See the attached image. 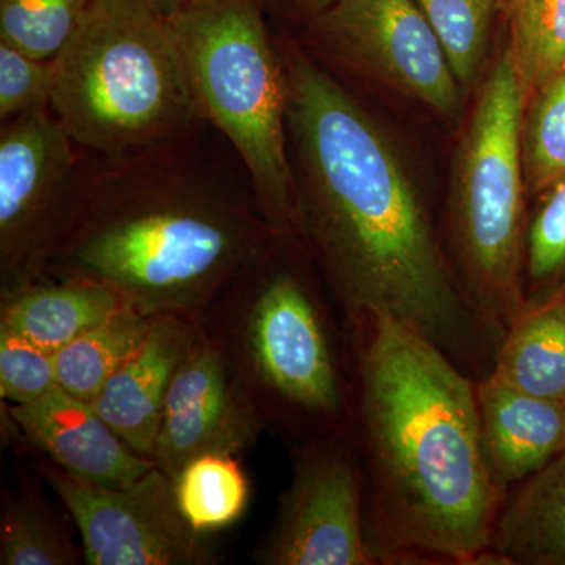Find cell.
Returning a JSON list of instances; mask_svg holds the SVG:
<instances>
[{
	"instance_id": "6da1fadb",
	"label": "cell",
	"mask_w": 565,
	"mask_h": 565,
	"mask_svg": "<svg viewBox=\"0 0 565 565\" xmlns=\"http://www.w3.org/2000/svg\"><path fill=\"white\" fill-rule=\"evenodd\" d=\"M296 234L321 267L345 321L384 313L482 381L503 334L478 313L449 262L394 141L302 47L280 51Z\"/></svg>"
},
{
	"instance_id": "7a4b0ae2",
	"label": "cell",
	"mask_w": 565,
	"mask_h": 565,
	"mask_svg": "<svg viewBox=\"0 0 565 565\" xmlns=\"http://www.w3.org/2000/svg\"><path fill=\"white\" fill-rule=\"evenodd\" d=\"M345 322L349 437L377 563H478L508 497L487 467L478 381L392 316L370 311Z\"/></svg>"
},
{
	"instance_id": "3957f363",
	"label": "cell",
	"mask_w": 565,
	"mask_h": 565,
	"mask_svg": "<svg viewBox=\"0 0 565 565\" xmlns=\"http://www.w3.org/2000/svg\"><path fill=\"white\" fill-rule=\"evenodd\" d=\"M195 134L82 162L46 277L102 281L140 313L192 321L230 291L278 234L253 193L192 150Z\"/></svg>"
},
{
	"instance_id": "277c9868",
	"label": "cell",
	"mask_w": 565,
	"mask_h": 565,
	"mask_svg": "<svg viewBox=\"0 0 565 565\" xmlns=\"http://www.w3.org/2000/svg\"><path fill=\"white\" fill-rule=\"evenodd\" d=\"M54 65L51 109L79 148L121 158L206 125L170 17L148 0H96Z\"/></svg>"
},
{
	"instance_id": "5b68a950",
	"label": "cell",
	"mask_w": 565,
	"mask_h": 565,
	"mask_svg": "<svg viewBox=\"0 0 565 565\" xmlns=\"http://www.w3.org/2000/svg\"><path fill=\"white\" fill-rule=\"evenodd\" d=\"M526 103L504 44L457 143L441 236L468 299L503 337L527 303L522 156Z\"/></svg>"
},
{
	"instance_id": "8992f818",
	"label": "cell",
	"mask_w": 565,
	"mask_h": 565,
	"mask_svg": "<svg viewBox=\"0 0 565 565\" xmlns=\"http://www.w3.org/2000/svg\"><path fill=\"white\" fill-rule=\"evenodd\" d=\"M170 21L204 122L232 145L274 233L296 234L288 77L264 0H191Z\"/></svg>"
},
{
	"instance_id": "52a82bcc",
	"label": "cell",
	"mask_w": 565,
	"mask_h": 565,
	"mask_svg": "<svg viewBox=\"0 0 565 565\" xmlns=\"http://www.w3.org/2000/svg\"><path fill=\"white\" fill-rule=\"evenodd\" d=\"M270 245L243 274V343L256 390L315 438L349 433L352 377L345 381L332 322L299 270L269 262Z\"/></svg>"
},
{
	"instance_id": "ba28073f",
	"label": "cell",
	"mask_w": 565,
	"mask_h": 565,
	"mask_svg": "<svg viewBox=\"0 0 565 565\" xmlns=\"http://www.w3.org/2000/svg\"><path fill=\"white\" fill-rule=\"evenodd\" d=\"M76 148L51 107L2 122V299L43 280L65 239L82 163Z\"/></svg>"
},
{
	"instance_id": "9c48e42d",
	"label": "cell",
	"mask_w": 565,
	"mask_h": 565,
	"mask_svg": "<svg viewBox=\"0 0 565 565\" xmlns=\"http://www.w3.org/2000/svg\"><path fill=\"white\" fill-rule=\"evenodd\" d=\"M308 24L318 46L349 70L440 117H459L463 88L415 0H338Z\"/></svg>"
},
{
	"instance_id": "30bf717a",
	"label": "cell",
	"mask_w": 565,
	"mask_h": 565,
	"mask_svg": "<svg viewBox=\"0 0 565 565\" xmlns=\"http://www.w3.org/2000/svg\"><path fill=\"white\" fill-rule=\"evenodd\" d=\"M47 484L68 509L90 565H206L215 561L210 535L182 516L174 481L156 465L129 484H92L50 465Z\"/></svg>"
},
{
	"instance_id": "8fae6325",
	"label": "cell",
	"mask_w": 565,
	"mask_h": 565,
	"mask_svg": "<svg viewBox=\"0 0 565 565\" xmlns=\"http://www.w3.org/2000/svg\"><path fill=\"white\" fill-rule=\"evenodd\" d=\"M269 565H377L366 530L364 475L349 433L308 441L256 553Z\"/></svg>"
},
{
	"instance_id": "7c38bea8",
	"label": "cell",
	"mask_w": 565,
	"mask_h": 565,
	"mask_svg": "<svg viewBox=\"0 0 565 565\" xmlns=\"http://www.w3.org/2000/svg\"><path fill=\"white\" fill-rule=\"evenodd\" d=\"M262 424L258 404L221 341L200 332L167 393L152 460L174 479L196 457L248 448Z\"/></svg>"
},
{
	"instance_id": "4fadbf2b",
	"label": "cell",
	"mask_w": 565,
	"mask_h": 565,
	"mask_svg": "<svg viewBox=\"0 0 565 565\" xmlns=\"http://www.w3.org/2000/svg\"><path fill=\"white\" fill-rule=\"evenodd\" d=\"M10 415L31 444L82 481L125 486L156 467L154 460L132 451L90 403L61 385L35 403L13 405Z\"/></svg>"
},
{
	"instance_id": "5bb4252c",
	"label": "cell",
	"mask_w": 565,
	"mask_h": 565,
	"mask_svg": "<svg viewBox=\"0 0 565 565\" xmlns=\"http://www.w3.org/2000/svg\"><path fill=\"white\" fill-rule=\"evenodd\" d=\"M482 448L494 486L508 494L565 452V401L535 396L493 375L476 382Z\"/></svg>"
},
{
	"instance_id": "9a60e30c",
	"label": "cell",
	"mask_w": 565,
	"mask_h": 565,
	"mask_svg": "<svg viewBox=\"0 0 565 565\" xmlns=\"http://www.w3.org/2000/svg\"><path fill=\"white\" fill-rule=\"evenodd\" d=\"M199 333L192 319L162 316L93 401V408L137 455L152 459L167 393Z\"/></svg>"
},
{
	"instance_id": "2e32d148",
	"label": "cell",
	"mask_w": 565,
	"mask_h": 565,
	"mask_svg": "<svg viewBox=\"0 0 565 565\" xmlns=\"http://www.w3.org/2000/svg\"><path fill=\"white\" fill-rule=\"evenodd\" d=\"M125 307L121 294L102 281L46 277L2 299L0 329L57 353Z\"/></svg>"
},
{
	"instance_id": "e0dca14e",
	"label": "cell",
	"mask_w": 565,
	"mask_h": 565,
	"mask_svg": "<svg viewBox=\"0 0 565 565\" xmlns=\"http://www.w3.org/2000/svg\"><path fill=\"white\" fill-rule=\"evenodd\" d=\"M487 555L498 565H565V452L508 493Z\"/></svg>"
},
{
	"instance_id": "ac0fdd59",
	"label": "cell",
	"mask_w": 565,
	"mask_h": 565,
	"mask_svg": "<svg viewBox=\"0 0 565 565\" xmlns=\"http://www.w3.org/2000/svg\"><path fill=\"white\" fill-rule=\"evenodd\" d=\"M490 375L535 396L565 401V288L526 303L505 330Z\"/></svg>"
},
{
	"instance_id": "d6986e66",
	"label": "cell",
	"mask_w": 565,
	"mask_h": 565,
	"mask_svg": "<svg viewBox=\"0 0 565 565\" xmlns=\"http://www.w3.org/2000/svg\"><path fill=\"white\" fill-rule=\"evenodd\" d=\"M161 318L125 307L82 333L55 353L58 385L92 404Z\"/></svg>"
},
{
	"instance_id": "ffe728a7",
	"label": "cell",
	"mask_w": 565,
	"mask_h": 565,
	"mask_svg": "<svg viewBox=\"0 0 565 565\" xmlns=\"http://www.w3.org/2000/svg\"><path fill=\"white\" fill-rule=\"evenodd\" d=\"M178 505L196 533L234 525L250 501V484L234 455L210 452L191 460L173 479Z\"/></svg>"
},
{
	"instance_id": "44dd1931",
	"label": "cell",
	"mask_w": 565,
	"mask_h": 565,
	"mask_svg": "<svg viewBox=\"0 0 565 565\" xmlns=\"http://www.w3.org/2000/svg\"><path fill=\"white\" fill-rule=\"evenodd\" d=\"M498 17L530 99L565 66V0H500Z\"/></svg>"
},
{
	"instance_id": "7402d4cb",
	"label": "cell",
	"mask_w": 565,
	"mask_h": 565,
	"mask_svg": "<svg viewBox=\"0 0 565 565\" xmlns=\"http://www.w3.org/2000/svg\"><path fill=\"white\" fill-rule=\"evenodd\" d=\"M437 33L457 82L468 90L489 54L500 0H415Z\"/></svg>"
},
{
	"instance_id": "603a6c76",
	"label": "cell",
	"mask_w": 565,
	"mask_h": 565,
	"mask_svg": "<svg viewBox=\"0 0 565 565\" xmlns=\"http://www.w3.org/2000/svg\"><path fill=\"white\" fill-rule=\"evenodd\" d=\"M522 156L531 195H544L565 177V66L527 99Z\"/></svg>"
},
{
	"instance_id": "cb8c5ba5",
	"label": "cell",
	"mask_w": 565,
	"mask_h": 565,
	"mask_svg": "<svg viewBox=\"0 0 565 565\" xmlns=\"http://www.w3.org/2000/svg\"><path fill=\"white\" fill-rule=\"evenodd\" d=\"M82 556L57 520L31 498H3L0 564L73 565Z\"/></svg>"
},
{
	"instance_id": "d4e9b609",
	"label": "cell",
	"mask_w": 565,
	"mask_h": 565,
	"mask_svg": "<svg viewBox=\"0 0 565 565\" xmlns=\"http://www.w3.org/2000/svg\"><path fill=\"white\" fill-rule=\"evenodd\" d=\"M96 0H0V41L52 61Z\"/></svg>"
},
{
	"instance_id": "484cf974",
	"label": "cell",
	"mask_w": 565,
	"mask_h": 565,
	"mask_svg": "<svg viewBox=\"0 0 565 565\" xmlns=\"http://www.w3.org/2000/svg\"><path fill=\"white\" fill-rule=\"evenodd\" d=\"M542 196L544 202L527 222L526 302L565 288V177Z\"/></svg>"
},
{
	"instance_id": "4316f807",
	"label": "cell",
	"mask_w": 565,
	"mask_h": 565,
	"mask_svg": "<svg viewBox=\"0 0 565 565\" xmlns=\"http://www.w3.org/2000/svg\"><path fill=\"white\" fill-rule=\"evenodd\" d=\"M58 385L55 353L0 329V394L13 405L35 403Z\"/></svg>"
},
{
	"instance_id": "83f0119b",
	"label": "cell",
	"mask_w": 565,
	"mask_h": 565,
	"mask_svg": "<svg viewBox=\"0 0 565 565\" xmlns=\"http://www.w3.org/2000/svg\"><path fill=\"white\" fill-rule=\"evenodd\" d=\"M54 90L52 61H39L0 41V120L50 109Z\"/></svg>"
},
{
	"instance_id": "f1b7e54d",
	"label": "cell",
	"mask_w": 565,
	"mask_h": 565,
	"mask_svg": "<svg viewBox=\"0 0 565 565\" xmlns=\"http://www.w3.org/2000/svg\"><path fill=\"white\" fill-rule=\"evenodd\" d=\"M294 17L303 18L308 22L318 18L323 11L333 7L338 0H278Z\"/></svg>"
},
{
	"instance_id": "f546056e",
	"label": "cell",
	"mask_w": 565,
	"mask_h": 565,
	"mask_svg": "<svg viewBox=\"0 0 565 565\" xmlns=\"http://www.w3.org/2000/svg\"><path fill=\"white\" fill-rule=\"evenodd\" d=\"M148 2H151L156 9L161 10L167 17H172V14L180 11L182 7L188 6L191 0H148Z\"/></svg>"
}]
</instances>
